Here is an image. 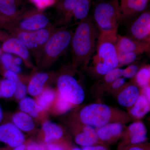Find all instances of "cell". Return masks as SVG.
<instances>
[{
  "instance_id": "38",
  "label": "cell",
  "mask_w": 150,
  "mask_h": 150,
  "mask_svg": "<svg viewBox=\"0 0 150 150\" xmlns=\"http://www.w3.org/2000/svg\"><path fill=\"white\" fill-rule=\"evenodd\" d=\"M56 142L46 143V150H66L63 145Z\"/></svg>"
},
{
  "instance_id": "22",
  "label": "cell",
  "mask_w": 150,
  "mask_h": 150,
  "mask_svg": "<svg viewBox=\"0 0 150 150\" xmlns=\"http://www.w3.org/2000/svg\"><path fill=\"white\" fill-rule=\"evenodd\" d=\"M48 75L45 73L35 74L30 81L27 88V91L33 96H38L44 90L45 83L48 81Z\"/></svg>"
},
{
  "instance_id": "24",
  "label": "cell",
  "mask_w": 150,
  "mask_h": 150,
  "mask_svg": "<svg viewBox=\"0 0 150 150\" xmlns=\"http://www.w3.org/2000/svg\"><path fill=\"white\" fill-rule=\"evenodd\" d=\"M19 108L22 112L27 113L32 117H37L43 109L38 105L36 100L30 97L21 100Z\"/></svg>"
},
{
  "instance_id": "13",
  "label": "cell",
  "mask_w": 150,
  "mask_h": 150,
  "mask_svg": "<svg viewBox=\"0 0 150 150\" xmlns=\"http://www.w3.org/2000/svg\"><path fill=\"white\" fill-rule=\"evenodd\" d=\"M150 44L148 42H142L126 36L118 35L116 48L118 53L134 52L140 55L149 51Z\"/></svg>"
},
{
  "instance_id": "41",
  "label": "cell",
  "mask_w": 150,
  "mask_h": 150,
  "mask_svg": "<svg viewBox=\"0 0 150 150\" xmlns=\"http://www.w3.org/2000/svg\"><path fill=\"white\" fill-rule=\"evenodd\" d=\"M143 93L150 100V86L143 88Z\"/></svg>"
},
{
  "instance_id": "14",
  "label": "cell",
  "mask_w": 150,
  "mask_h": 150,
  "mask_svg": "<svg viewBox=\"0 0 150 150\" xmlns=\"http://www.w3.org/2000/svg\"><path fill=\"white\" fill-rule=\"evenodd\" d=\"M149 0H118L121 22L145 10Z\"/></svg>"
},
{
  "instance_id": "44",
  "label": "cell",
  "mask_w": 150,
  "mask_h": 150,
  "mask_svg": "<svg viewBox=\"0 0 150 150\" xmlns=\"http://www.w3.org/2000/svg\"><path fill=\"white\" fill-rule=\"evenodd\" d=\"M3 118V112L2 109L0 105V122L2 121Z\"/></svg>"
},
{
  "instance_id": "36",
  "label": "cell",
  "mask_w": 150,
  "mask_h": 150,
  "mask_svg": "<svg viewBox=\"0 0 150 150\" xmlns=\"http://www.w3.org/2000/svg\"><path fill=\"white\" fill-rule=\"evenodd\" d=\"M4 76L7 79L13 82L16 84H17L21 82L17 74L11 71H7L5 73Z\"/></svg>"
},
{
  "instance_id": "7",
  "label": "cell",
  "mask_w": 150,
  "mask_h": 150,
  "mask_svg": "<svg viewBox=\"0 0 150 150\" xmlns=\"http://www.w3.org/2000/svg\"><path fill=\"white\" fill-rule=\"evenodd\" d=\"M57 86L59 93L70 103L79 105L83 102L85 98L84 91L72 76L61 75L57 81Z\"/></svg>"
},
{
  "instance_id": "45",
  "label": "cell",
  "mask_w": 150,
  "mask_h": 150,
  "mask_svg": "<svg viewBox=\"0 0 150 150\" xmlns=\"http://www.w3.org/2000/svg\"><path fill=\"white\" fill-rule=\"evenodd\" d=\"M71 150H82L81 149H80V148L78 147H75L73 148Z\"/></svg>"
},
{
  "instance_id": "23",
  "label": "cell",
  "mask_w": 150,
  "mask_h": 150,
  "mask_svg": "<svg viewBox=\"0 0 150 150\" xmlns=\"http://www.w3.org/2000/svg\"><path fill=\"white\" fill-rule=\"evenodd\" d=\"M12 120L13 124L22 131L29 132L32 131L35 126L32 117L22 111L15 114Z\"/></svg>"
},
{
  "instance_id": "40",
  "label": "cell",
  "mask_w": 150,
  "mask_h": 150,
  "mask_svg": "<svg viewBox=\"0 0 150 150\" xmlns=\"http://www.w3.org/2000/svg\"><path fill=\"white\" fill-rule=\"evenodd\" d=\"M13 57L9 54H4L1 57V61L4 66L12 62Z\"/></svg>"
},
{
  "instance_id": "25",
  "label": "cell",
  "mask_w": 150,
  "mask_h": 150,
  "mask_svg": "<svg viewBox=\"0 0 150 150\" xmlns=\"http://www.w3.org/2000/svg\"><path fill=\"white\" fill-rule=\"evenodd\" d=\"M56 97V93L53 90L45 89L38 96L36 102L43 110H46L54 103Z\"/></svg>"
},
{
  "instance_id": "5",
  "label": "cell",
  "mask_w": 150,
  "mask_h": 150,
  "mask_svg": "<svg viewBox=\"0 0 150 150\" xmlns=\"http://www.w3.org/2000/svg\"><path fill=\"white\" fill-rule=\"evenodd\" d=\"M73 33L67 29L54 31L44 46L40 57L43 60L54 62L62 56L71 44Z\"/></svg>"
},
{
  "instance_id": "32",
  "label": "cell",
  "mask_w": 150,
  "mask_h": 150,
  "mask_svg": "<svg viewBox=\"0 0 150 150\" xmlns=\"http://www.w3.org/2000/svg\"><path fill=\"white\" fill-rule=\"evenodd\" d=\"M27 92V87L20 82L16 84V90L14 95L16 99L21 100L25 97Z\"/></svg>"
},
{
  "instance_id": "12",
  "label": "cell",
  "mask_w": 150,
  "mask_h": 150,
  "mask_svg": "<svg viewBox=\"0 0 150 150\" xmlns=\"http://www.w3.org/2000/svg\"><path fill=\"white\" fill-rule=\"evenodd\" d=\"M25 140L22 132L13 123H8L0 126V141L12 148L23 144Z\"/></svg>"
},
{
  "instance_id": "3",
  "label": "cell",
  "mask_w": 150,
  "mask_h": 150,
  "mask_svg": "<svg viewBox=\"0 0 150 150\" xmlns=\"http://www.w3.org/2000/svg\"><path fill=\"white\" fill-rule=\"evenodd\" d=\"M94 18L99 27L100 37H117L121 23L118 0L100 3L94 11Z\"/></svg>"
},
{
  "instance_id": "15",
  "label": "cell",
  "mask_w": 150,
  "mask_h": 150,
  "mask_svg": "<svg viewBox=\"0 0 150 150\" xmlns=\"http://www.w3.org/2000/svg\"><path fill=\"white\" fill-rule=\"evenodd\" d=\"M124 129L123 124L120 123H108L96 128L100 142L112 143L121 137Z\"/></svg>"
},
{
  "instance_id": "21",
  "label": "cell",
  "mask_w": 150,
  "mask_h": 150,
  "mask_svg": "<svg viewBox=\"0 0 150 150\" xmlns=\"http://www.w3.org/2000/svg\"><path fill=\"white\" fill-rule=\"evenodd\" d=\"M42 128L44 134V142L46 143L56 142L60 139L64 135L62 128L51 121L44 122Z\"/></svg>"
},
{
  "instance_id": "33",
  "label": "cell",
  "mask_w": 150,
  "mask_h": 150,
  "mask_svg": "<svg viewBox=\"0 0 150 150\" xmlns=\"http://www.w3.org/2000/svg\"><path fill=\"white\" fill-rule=\"evenodd\" d=\"M40 9H42L53 4L55 0H31Z\"/></svg>"
},
{
  "instance_id": "43",
  "label": "cell",
  "mask_w": 150,
  "mask_h": 150,
  "mask_svg": "<svg viewBox=\"0 0 150 150\" xmlns=\"http://www.w3.org/2000/svg\"><path fill=\"white\" fill-rule=\"evenodd\" d=\"M25 145L24 144L20 145L14 148L13 150H25Z\"/></svg>"
},
{
  "instance_id": "37",
  "label": "cell",
  "mask_w": 150,
  "mask_h": 150,
  "mask_svg": "<svg viewBox=\"0 0 150 150\" xmlns=\"http://www.w3.org/2000/svg\"><path fill=\"white\" fill-rule=\"evenodd\" d=\"M25 150H46L43 145L35 142H30L25 146Z\"/></svg>"
},
{
  "instance_id": "20",
  "label": "cell",
  "mask_w": 150,
  "mask_h": 150,
  "mask_svg": "<svg viewBox=\"0 0 150 150\" xmlns=\"http://www.w3.org/2000/svg\"><path fill=\"white\" fill-rule=\"evenodd\" d=\"M150 100L144 95L140 94L136 102L130 108V115L137 119L144 117L149 112Z\"/></svg>"
},
{
  "instance_id": "26",
  "label": "cell",
  "mask_w": 150,
  "mask_h": 150,
  "mask_svg": "<svg viewBox=\"0 0 150 150\" xmlns=\"http://www.w3.org/2000/svg\"><path fill=\"white\" fill-rule=\"evenodd\" d=\"M137 86L143 88L150 86V67L149 66L143 67L139 69L134 77Z\"/></svg>"
},
{
  "instance_id": "2",
  "label": "cell",
  "mask_w": 150,
  "mask_h": 150,
  "mask_svg": "<svg viewBox=\"0 0 150 150\" xmlns=\"http://www.w3.org/2000/svg\"><path fill=\"white\" fill-rule=\"evenodd\" d=\"M79 117L81 123L95 128L112 123L124 124L131 120L126 112L99 103L85 106L80 112Z\"/></svg>"
},
{
  "instance_id": "42",
  "label": "cell",
  "mask_w": 150,
  "mask_h": 150,
  "mask_svg": "<svg viewBox=\"0 0 150 150\" xmlns=\"http://www.w3.org/2000/svg\"><path fill=\"white\" fill-rule=\"evenodd\" d=\"M13 62L15 64L18 66V65H20L21 64L22 59L20 58H15V59H13Z\"/></svg>"
},
{
  "instance_id": "30",
  "label": "cell",
  "mask_w": 150,
  "mask_h": 150,
  "mask_svg": "<svg viewBox=\"0 0 150 150\" xmlns=\"http://www.w3.org/2000/svg\"><path fill=\"white\" fill-rule=\"evenodd\" d=\"M123 69L118 67L105 75L104 79L105 82L110 84L119 78L123 77Z\"/></svg>"
},
{
  "instance_id": "16",
  "label": "cell",
  "mask_w": 150,
  "mask_h": 150,
  "mask_svg": "<svg viewBox=\"0 0 150 150\" xmlns=\"http://www.w3.org/2000/svg\"><path fill=\"white\" fill-rule=\"evenodd\" d=\"M126 134L127 143L129 142V144H143L147 139L146 128L145 124L141 121H136L130 124Z\"/></svg>"
},
{
  "instance_id": "18",
  "label": "cell",
  "mask_w": 150,
  "mask_h": 150,
  "mask_svg": "<svg viewBox=\"0 0 150 150\" xmlns=\"http://www.w3.org/2000/svg\"><path fill=\"white\" fill-rule=\"evenodd\" d=\"M2 49L6 53L16 54L25 62L29 61V50L25 45L16 38H10L6 40L3 44Z\"/></svg>"
},
{
  "instance_id": "46",
  "label": "cell",
  "mask_w": 150,
  "mask_h": 150,
  "mask_svg": "<svg viewBox=\"0 0 150 150\" xmlns=\"http://www.w3.org/2000/svg\"><path fill=\"white\" fill-rule=\"evenodd\" d=\"M0 53H1V52H0Z\"/></svg>"
},
{
  "instance_id": "31",
  "label": "cell",
  "mask_w": 150,
  "mask_h": 150,
  "mask_svg": "<svg viewBox=\"0 0 150 150\" xmlns=\"http://www.w3.org/2000/svg\"><path fill=\"white\" fill-rule=\"evenodd\" d=\"M139 70V67L137 65H130L126 69H123V77L125 79H132L135 76Z\"/></svg>"
},
{
  "instance_id": "1",
  "label": "cell",
  "mask_w": 150,
  "mask_h": 150,
  "mask_svg": "<svg viewBox=\"0 0 150 150\" xmlns=\"http://www.w3.org/2000/svg\"><path fill=\"white\" fill-rule=\"evenodd\" d=\"M98 33L90 18L81 20L73 33L71 44L73 63L75 66L86 65L94 49Z\"/></svg>"
},
{
  "instance_id": "29",
  "label": "cell",
  "mask_w": 150,
  "mask_h": 150,
  "mask_svg": "<svg viewBox=\"0 0 150 150\" xmlns=\"http://www.w3.org/2000/svg\"><path fill=\"white\" fill-rule=\"evenodd\" d=\"M72 106V104L65 99L59 93H58L55 103V108L58 112L65 113L70 110Z\"/></svg>"
},
{
  "instance_id": "11",
  "label": "cell",
  "mask_w": 150,
  "mask_h": 150,
  "mask_svg": "<svg viewBox=\"0 0 150 150\" xmlns=\"http://www.w3.org/2000/svg\"><path fill=\"white\" fill-rule=\"evenodd\" d=\"M26 0H0V16L13 23L24 13Z\"/></svg>"
},
{
  "instance_id": "9",
  "label": "cell",
  "mask_w": 150,
  "mask_h": 150,
  "mask_svg": "<svg viewBox=\"0 0 150 150\" xmlns=\"http://www.w3.org/2000/svg\"><path fill=\"white\" fill-rule=\"evenodd\" d=\"M91 0H64L60 9L66 18L74 17L77 19H84L88 16Z\"/></svg>"
},
{
  "instance_id": "35",
  "label": "cell",
  "mask_w": 150,
  "mask_h": 150,
  "mask_svg": "<svg viewBox=\"0 0 150 150\" xmlns=\"http://www.w3.org/2000/svg\"><path fill=\"white\" fill-rule=\"evenodd\" d=\"M126 84V79L124 77H121L114 81L110 84V85L112 89L117 90L124 87Z\"/></svg>"
},
{
  "instance_id": "8",
  "label": "cell",
  "mask_w": 150,
  "mask_h": 150,
  "mask_svg": "<svg viewBox=\"0 0 150 150\" xmlns=\"http://www.w3.org/2000/svg\"><path fill=\"white\" fill-rule=\"evenodd\" d=\"M48 18L38 11L23 13L12 24L13 30L20 31H36L46 28L50 24Z\"/></svg>"
},
{
  "instance_id": "34",
  "label": "cell",
  "mask_w": 150,
  "mask_h": 150,
  "mask_svg": "<svg viewBox=\"0 0 150 150\" xmlns=\"http://www.w3.org/2000/svg\"><path fill=\"white\" fill-rule=\"evenodd\" d=\"M144 143L137 144H126L125 147L123 150H150L148 146L144 145Z\"/></svg>"
},
{
  "instance_id": "28",
  "label": "cell",
  "mask_w": 150,
  "mask_h": 150,
  "mask_svg": "<svg viewBox=\"0 0 150 150\" xmlns=\"http://www.w3.org/2000/svg\"><path fill=\"white\" fill-rule=\"evenodd\" d=\"M118 67L129 64L134 62L140 54L137 52H130L118 53Z\"/></svg>"
},
{
  "instance_id": "39",
  "label": "cell",
  "mask_w": 150,
  "mask_h": 150,
  "mask_svg": "<svg viewBox=\"0 0 150 150\" xmlns=\"http://www.w3.org/2000/svg\"><path fill=\"white\" fill-rule=\"evenodd\" d=\"M82 150H108L107 148L101 145H95L88 146L83 147Z\"/></svg>"
},
{
  "instance_id": "10",
  "label": "cell",
  "mask_w": 150,
  "mask_h": 150,
  "mask_svg": "<svg viewBox=\"0 0 150 150\" xmlns=\"http://www.w3.org/2000/svg\"><path fill=\"white\" fill-rule=\"evenodd\" d=\"M132 38L142 42L150 43V13L145 12L134 22L130 28Z\"/></svg>"
},
{
  "instance_id": "4",
  "label": "cell",
  "mask_w": 150,
  "mask_h": 150,
  "mask_svg": "<svg viewBox=\"0 0 150 150\" xmlns=\"http://www.w3.org/2000/svg\"><path fill=\"white\" fill-rule=\"evenodd\" d=\"M117 39V37L98 36L97 54L93 59L94 69L98 74L104 76L118 67Z\"/></svg>"
},
{
  "instance_id": "27",
  "label": "cell",
  "mask_w": 150,
  "mask_h": 150,
  "mask_svg": "<svg viewBox=\"0 0 150 150\" xmlns=\"http://www.w3.org/2000/svg\"><path fill=\"white\" fill-rule=\"evenodd\" d=\"M16 84L8 79L4 80L0 83V97L9 98L14 95Z\"/></svg>"
},
{
  "instance_id": "17",
  "label": "cell",
  "mask_w": 150,
  "mask_h": 150,
  "mask_svg": "<svg viewBox=\"0 0 150 150\" xmlns=\"http://www.w3.org/2000/svg\"><path fill=\"white\" fill-rule=\"evenodd\" d=\"M82 124L83 127L81 129L75 136L76 143L82 147L97 144L100 141L96 128L83 123Z\"/></svg>"
},
{
  "instance_id": "19",
  "label": "cell",
  "mask_w": 150,
  "mask_h": 150,
  "mask_svg": "<svg viewBox=\"0 0 150 150\" xmlns=\"http://www.w3.org/2000/svg\"><path fill=\"white\" fill-rule=\"evenodd\" d=\"M140 95L138 86L129 85L123 88L117 97L118 104L125 108H131L136 102Z\"/></svg>"
},
{
  "instance_id": "6",
  "label": "cell",
  "mask_w": 150,
  "mask_h": 150,
  "mask_svg": "<svg viewBox=\"0 0 150 150\" xmlns=\"http://www.w3.org/2000/svg\"><path fill=\"white\" fill-rule=\"evenodd\" d=\"M53 33L52 30L48 28L30 32L13 30V37L20 40L29 51L37 52L40 57L44 46Z\"/></svg>"
}]
</instances>
